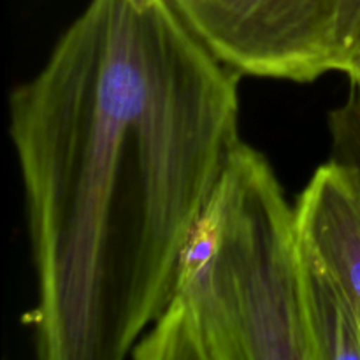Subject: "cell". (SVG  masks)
<instances>
[{
  "label": "cell",
  "mask_w": 360,
  "mask_h": 360,
  "mask_svg": "<svg viewBox=\"0 0 360 360\" xmlns=\"http://www.w3.org/2000/svg\"><path fill=\"white\" fill-rule=\"evenodd\" d=\"M360 94V0H350L341 30V69Z\"/></svg>",
  "instance_id": "52a82bcc"
},
{
  "label": "cell",
  "mask_w": 360,
  "mask_h": 360,
  "mask_svg": "<svg viewBox=\"0 0 360 360\" xmlns=\"http://www.w3.org/2000/svg\"><path fill=\"white\" fill-rule=\"evenodd\" d=\"M295 206L260 151L239 141L176 266L136 360H313Z\"/></svg>",
  "instance_id": "7a4b0ae2"
},
{
  "label": "cell",
  "mask_w": 360,
  "mask_h": 360,
  "mask_svg": "<svg viewBox=\"0 0 360 360\" xmlns=\"http://www.w3.org/2000/svg\"><path fill=\"white\" fill-rule=\"evenodd\" d=\"M330 158L348 165L360 181V94L352 90L347 101L329 112Z\"/></svg>",
  "instance_id": "8992f818"
},
{
  "label": "cell",
  "mask_w": 360,
  "mask_h": 360,
  "mask_svg": "<svg viewBox=\"0 0 360 360\" xmlns=\"http://www.w3.org/2000/svg\"><path fill=\"white\" fill-rule=\"evenodd\" d=\"M193 34L241 76L311 83L341 69L350 0H169Z\"/></svg>",
  "instance_id": "3957f363"
},
{
  "label": "cell",
  "mask_w": 360,
  "mask_h": 360,
  "mask_svg": "<svg viewBox=\"0 0 360 360\" xmlns=\"http://www.w3.org/2000/svg\"><path fill=\"white\" fill-rule=\"evenodd\" d=\"M301 297L313 360H360V319L319 260L299 243Z\"/></svg>",
  "instance_id": "5b68a950"
},
{
  "label": "cell",
  "mask_w": 360,
  "mask_h": 360,
  "mask_svg": "<svg viewBox=\"0 0 360 360\" xmlns=\"http://www.w3.org/2000/svg\"><path fill=\"white\" fill-rule=\"evenodd\" d=\"M239 77L169 0H90L9 97L41 360H123L239 139Z\"/></svg>",
  "instance_id": "6da1fadb"
},
{
  "label": "cell",
  "mask_w": 360,
  "mask_h": 360,
  "mask_svg": "<svg viewBox=\"0 0 360 360\" xmlns=\"http://www.w3.org/2000/svg\"><path fill=\"white\" fill-rule=\"evenodd\" d=\"M299 243L343 290L360 319V181L329 158L295 204Z\"/></svg>",
  "instance_id": "277c9868"
}]
</instances>
